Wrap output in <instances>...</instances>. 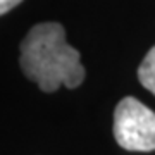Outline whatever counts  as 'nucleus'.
<instances>
[{"instance_id":"obj_1","label":"nucleus","mask_w":155,"mask_h":155,"mask_svg":"<svg viewBox=\"0 0 155 155\" xmlns=\"http://www.w3.org/2000/svg\"><path fill=\"white\" fill-rule=\"evenodd\" d=\"M21 69L47 93L84 81L81 55L66 41V29L59 22H40L29 29L21 41Z\"/></svg>"},{"instance_id":"obj_2","label":"nucleus","mask_w":155,"mask_h":155,"mask_svg":"<svg viewBox=\"0 0 155 155\" xmlns=\"http://www.w3.org/2000/svg\"><path fill=\"white\" fill-rule=\"evenodd\" d=\"M114 136L129 152L155 150V112L133 97L122 98L114 112Z\"/></svg>"},{"instance_id":"obj_3","label":"nucleus","mask_w":155,"mask_h":155,"mask_svg":"<svg viewBox=\"0 0 155 155\" xmlns=\"http://www.w3.org/2000/svg\"><path fill=\"white\" fill-rule=\"evenodd\" d=\"M138 79L145 88L155 95V45L148 50L138 67Z\"/></svg>"},{"instance_id":"obj_4","label":"nucleus","mask_w":155,"mask_h":155,"mask_svg":"<svg viewBox=\"0 0 155 155\" xmlns=\"http://www.w3.org/2000/svg\"><path fill=\"white\" fill-rule=\"evenodd\" d=\"M22 0H0V16L9 12L11 9H14L16 5H19Z\"/></svg>"}]
</instances>
